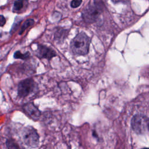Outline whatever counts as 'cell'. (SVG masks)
<instances>
[{
	"instance_id": "5",
	"label": "cell",
	"mask_w": 149,
	"mask_h": 149,
	"mask_svg": "<svg viewBox=\"0 0 149 149\" xmlns=\"http://www.w3.org/2000/svg\"><path fill=\"white\" fill-rule=\"evenodd\" d=\"M37 84L33 79H26L21 81L17 87V94L21 98H24L31 94L36 88Z\"/></svg>"
},
{
	"instance_id": "3",
	"label": "cell",
	"mask_w": 149,
	"mask_h": 149,
	"mask_svg": "<svg viewBox=\"0 0 149 149\" xmlns=\"http://www.w3.org/2000/svg\"><path fill=\"white\" fill-rule=\"evenodd\" d=\"M131 127L137 134H145L148 132V118L143 114H136L131 120Z\"/></svg>"
},
{
	"instance_id": "12",
	"label": "cell",
	"mask_w": 149,
	"mask_h": 149,
	"mask_svg": "<svg viewBox=\"0 0 149 149\" xmlns=\"http://www.w3.org/2000/svg\"><path fill=\"white\" fill-rule=\"evenodd\" d=\"M82 2V0H72L70 3V6L73 8H76L79 6Z\"/></svg>"
},
{
	"instance_id": "8",
	"label": "cell",
	"mask_w": 149,
	"mask_h": 149,
	"mask_svg": "<svg viewBox=\"0 0 149 149\" xmlns=\"http://www.w3.org/2000/svg\"><path fill=\"white\" fill-rule=\"evenodd\" d=\"M28 3V0H17L13 4V9L14 11L21 10Z\"/></svg>"
},
{
	"instance_id": "16",
	"label": "cell",
	"mask_w": 149,
	"mask_h": 149,
	"mask_svg": "<svg viewBox=\"0 0 149 149\" xmlns=\"http://www.w3.org/2000/svg\"><path fill=\"white\" fill-rule=\"evenodd\" d=\"M141 149H148V148H147V147H144V148H141Z\"/></svg>"
},
{
	"instance_id": "11",
	"label": "cell",
	"mask_w": 149,
	"mask_h": 149,
	"mask_svg": "<svg viewBox=\"0 0 149 149\" xmlns=\"http://www.w3.org/2000/svg\"><path fill=\"white\" fill-rule=\"evenodd\" d=\"M6 144L8 149H20L17 144L13 140H8Z\"/></svg>"
},
{
	"instance_id": "14",
	"label": "cell",
	"mask_w": 149,
	"mask_h": 149,
	"mask_svg": "<svg viewBox=\"0 0 149 149\" xmlns=\"http://www.w3.org/2000/svg\"><path fill=\"white\" fill-rule=\"evenodd\" d=\"M112 1L114 3H119V2H122V3H126L127 2L129 1V0H112Z\"/></svg>"
},
{
	"instance_id": "13",
	"label": "cell",
	"mask_w": 149,
	"mask_h": 149,
	"mask_svg": "<svg viewBox=\"0 0 149 149\" xmlns=\"http://www.w3.org/2000/svg\"><path fill=\"white\" fill-rule=\"evenodd\" d=\"M6 23V19L2 15H0V26H3Z\"/></svg>"
},
{
	"instance_id": "6",
	"label": "cell",
	"mask_w": 149,
	"mask_h": 149,
	"mask_svg": "<svg viewBox=\"0 0 149 149\" xmlns=\"http://www.w3.org/2000/svg\"><path fill=\"white\" fill-rule=\"evenodd\" d=\"M36 55L40 58H44L50 60L56 56V52L52 49L48 47L39 45H38L36 51Z\"/></svg>"
},
{
	"instance_id": "15",
	"label": "cell",
	"mask_w": 149,
	"mask_h": 149,
	"mask_svg": "<svg viewBox=\"0 0 149 149\" xmlns=\"http://www.w3.org/2000/svg\"><path fill=\"white\" fill-rule=\"evenodd\" d=\"M92 135H93V137L94 138L96 139L97 140H98V138H99V137H98V134H97V132H96V131H95V130H93Z\"/></svg>"
},
{
	"instance_id": "4",
	"label": "cell",
	"mask_w": 149,
	"mask_h": 149,
	"mask_svg": "<svg viewBox=\"0 0 149 149\" xmlns=\"http://www.w3.org/2000/svg\"><path fill=\"white\" fill-rule=\"evenodd\" d=\"M22 137L24 143L29 147L36 148L39 144V134L36 129L32 126H28L24 128Z\"/></svg>"
},
{
	"instance_id": "9",
	"label": "cell",
	"mask_w": 149,
	"mask_h": 149,
	"mask_svg": "<svg viewBox=\"0 0 149 149\" xmlns=\"http://www.w3.org/2000/svg\"><path fill=\"white\" fill-rule=\"evenodd\" d=\"M34 23V21L32 19H27L23 24V25L21 27L20 30L19 31V34H22L25 30L27 29L29 27L32 26Z\"/></svg>"
},
{
	"instance_id": "10",
	"label": "cell",
	"mask_w": 149,
	"mask_h": 149,
	"mask_svg": "<svg viewBox=\"0 0 149 149\" xmlns=\"http://www.w3.org/2000/svg\"><path fill=\"white\" fill-rule=\"evenodd\" d=\"M30 53L27 52L25 54L21 53L19 51H16L13 55V57L15 59H27L30 58Z\"/></svg>"
},
{
	"instance_id": "1",
	"label": "cell",
	"mask_w": 149,
	"mask_h": 149,
	"mask_svg": "<svg viewBox=\"0 0 149 149\" xmlns=\"http://www.w3.org/2000/svg\"><path fill=\"white\" fill-rule=\"evenodd\" d=\"M104 7L102 0H91L83 10V19L90 24L99 22L102 15Z\"/></svg>"
},
{
	"instance_id": "7",
	"label": "cell",
	"mask_w": 149,
	"mask_h": 149,
	"mask_svg": "<svg viewBox=\"0 0 149 149\" xmlns=\"http://www.w3.org/2000/svg\"><path fill=\"white\" fill-rule=\"evenodd\" d=\"M24 112L32 119L37 120L41 116V112L33 102H29L23 107Z\"/></svg>"
},
{
	"instance_id": "2",
	"label": "cell",
	"mask_w": 149,
	"mask_h": 149,
	"mask_svg": "<svg viewBox=\"0 0 149 149\" xmlns=\"http://www.w3.org/2000/svg\"><path fill=\"white\" fill-rule=\"evenodd\" d=\"M90 37L83 32L77 34L72 40L70 47L72 52L77 55H87L89 51Z\"/></svg>"
}]
</instances>
